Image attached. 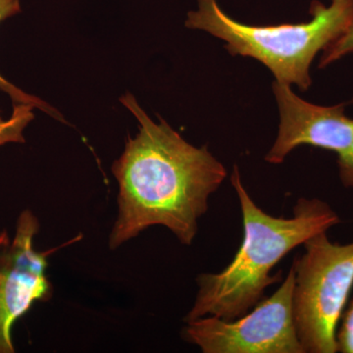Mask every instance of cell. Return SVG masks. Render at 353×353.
Returning a JSON list of instances; mask_svg holds the SVG:
<instances>
[{"label": "cell", "instance_id": "5b68a950", "mask_svg": "<svg viewBox=\"0 0 353 353\" xmlns=\"http://www.w3.org/2000/svg\"><path fill=\"white\" fill-rule=\"evenodd\" d=\"M296 278L292 266L282 285L240 318L206 316L187 322L183 340L203 353H304L294 314Z\"/></svg>", "mask_w": 353, "mask_h": 353}, {"label": "cell", "instance_id": "277c9868", "mask_svg": "<svg viewBox=\"0 0 353 353\" xmlns=\"http://www.w3.org/2000/svg\"><path fill=\"white\" fill-rule=\"evenodd\" d=\"M294 259V314L304 353H336V333L353 288V241L334 243L327 232L303 243Z\"/></svg>", "mask_w": 353, "mask_h": 353}, {"label": "cell", "instance_id": "3957f363", "mask_svg": "<svg viewBox=\"0 0 353 353\" xmlns=\"http://www.w3.org/2000/svg\"><path fill=\"white\" fill-rule=\"evenodd\" d=\"M310 14L308 23L256 27L232 19L216 0H199V10L188 13L185 27L223 39L232 55L259 60L277 82L304 92L311 85L309 69L316 54L353 24V0H332L329 7L314 0Z\"/></svg>", "mask_w": 353, "mask_h": 353}, {"label": "cell", "instance_id": "52a82bcc", "mask_svg": "<svg viewBox=\"0 0 353 353\" xmlns=\"http://www.w3.org/2000/svg\"><path fill=\"white\" fill-rule=\"evenodd\" d=\"M280 109V126L275 143L265 157L268 163L281 164L290 152L311 145L336 153L343 185L353 189V119L345 115V104L315 105L299 99L290 85L273 83Z\"/></svg>", "mask_w": 353, "mask_h": 353}, {"label": "cell", "instance_id": "30bf717a", "mask_svg": "<svg viewBox=\"0 0 353 353\" xmlns=\"http://www.w3.org/2000/svg\"><path fill=\"white\" fill-rule=\"evenodd\" d=\"M353 52V24L338 39L324 48L319 67L324 68L341 57Z\"/></svg>", "mask_w": 353, "mask_h": 353}, {"label": "cell", "instance_id": "7a4b0ae2", "mask_svg": "<svg viewBox=\"0 0 353 353\" xmlns=\"http://www.w3.org/2000/svg\"><path fill=\"white\" fill-rule=\"evenodd\" d=\"M231 183L241 204L243 243L224 270L197 277L199 290L185 323L206 316L232 321L246 314L261 301L267 288L281 282V273L270 272L285 255L341 223L336 211L319 199H299L288 219L264 212L246 192L236 165Z\"/></svg>", "mask_w": 353, "mask_h": 353}, {"label": "cell", "instance_id": "ba28073f", "mask_svg": "<svg viewBox=\"0 0 353 353\" xmlns=\"http://www.w3.org/2000/svg\"><path fill=\"white\" fill-rule=\"evenodd\" d=\"M22 11L21 8V0H0V23L17 15ZM0 90L6 92L12 99L13 103H26L34 106V108L41 109L43 112L48 114L55 119L65 122L63 116L58 112L50 104L46 103L38 97L25 92L24 90L16 87L13 83L8 82L6 79L0 75Z\"/></svg>", "mask_w": 353, "mask_h": 353}, {"label": "cell", "instance_id": "8992f818", "mask_svg": "<svg viewBox=\"0 0 353 353\" xmlns=\"http://www.w3.org/2000/svg\"><path fill=\"white\" fill-rule=\"evenodd\" d=\"M39 231L38 218L24 210L17 221L15 236L0 234V353H14L11 330L36 303L52 297L53 285L46 275L50 252L34 250Z\"/></svg>", "mask_w": 353, "mask_h": 353}, {"label": "cell", "instance_id": "9c48e42d", "mask_svg": "<svg viewBox=\"0 0 353 353\" xmlns=\"http://www.w3.org/2000/svg\"><path fill=\"white\" fill-rule=\"evenodd\" d=\"M34 106L26 103L13 104L10 118L4 120L0 112V146L6 143H24V131L34 120Z\"/></svg>", "mask_w": 353, "mask_h": 353}, {"label": "cell", "instance_id": "8fae6325", "mask_svg": "<svg viewBox=\"0 0 353 353\" xmlns=\"http://www.w3.org/2000/svg\"><path fill=\"white\" fill-rule=\"evenodd\" d=\"M336 352L353 353V297L341 314L336 333Z\"/></svg>", "mask_w": 353, "mask_h": 353}, {"label": "cell", "instance_id": "6da1fadb", "mask_svg": "<svg viewBox=\"0 0 353 353\" xmlns=\"http://www.w3.org/2000/svg\"><path fill=\"white\" fill-rule=\"evenodd\" d=\"M120 101L138 120L139 132L112 165L119 190L109 248L116 250L152 226L166 227L190 245L226 169L208 146L190 145L163 119L153 122L130 92Z\"/></svg>", "mask_w": 353, "mask_h": 353}]
</instances>
